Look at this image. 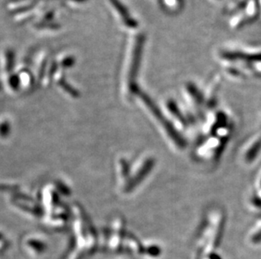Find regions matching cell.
Listing matches in <instances>:
<instances>
[{"mask_svg": "<svg viewBox=\"0 0 261 259\" xmlns=\"http://www.w3.org/2000/svg\"><path fill=\"white\" fill-rule=\"evenodd\" d=\"M250 206L254 210H261V198H259V196H256V195L253 196L251 200H250Z\"/></svg>", "mask_w": 261, "mask_h": 259, "instance_id": "obj_9", "label": "cell"}, {"mask_svg": "<svg viewBox=\"0 0 261 259\" xmlns=\"http://www.w3.org/2000/svg\"><path fill=\"white\" fill-rule=\"evenodd\" d=\"M225 222L226 216L223 210L216 208L210 211L200 236V242L202 243L201 247L205 252H211V250L214 249L219 245L224 230Z\"/></svg>", "mask_w": 261, "mask_h": 259, "instance_id": "obj_1", "label": "cell"}, {"mask_svg": "<svg viewBox=\"0 0 261 259\" xmlns=\"http://www.w3.org/2000/svg\"><path fill=\"white\" fill-rule=\"evenodd\" d=\"M261 151V133L250 137L244 144L241 151V156L244 163L251 164L259 156Z\"/></svg>", "mask_w": 261, "mask_h": 259, "instance_id": "obj_6", "label": "cell"}, {"mask_svg": "<svg viewBox=\"0 0 261 259\" xmlns=\"http://www.w3.org/2000/svg\"><path fill=\"white\" fill-rule=\"evenodd\" d=\"M166 110L168 115H166L171 124L174 126L175 129L178 131L187 129L189 126V120L182 113V110L177 107L173 101H168L166 105Z\"/></svg>", "mask_w": 261, "mask_h": 259, "instance_id": "obj_5", "label": "cell"}, {"mask_svg": "<svg viewBox=\"0 0 261 259\" xmlns=\"http://www.w3.org/2000/svg\"><path fill=\"white\" fill-rule=\"evenodd\" d=\"M228 139L210 137L201 142L195 150V155L204 161H216L222 156Z\"/></svg>", "mask_w": 261, "mask_h": 259, "instance_id": "obj_3", "label": "cell"}, {"mask_svg": "<svg viewBox=\"0 0 261 259\" xmlns=\"http://www.w3.org/2000/svg\"><path fill=\"white\" fill-rule=\"evenodd\" d=\"M255 188H256V196L261 198V170L257 177L256 182H255Z\"/></svg>", "mask_w": 261, "mask_h": 259, "instance_id": "obj_10", "label": "cell"}, {"mask_svg": "<svg viewBox=\"0 0 261 259\" xmlns=\"http://www.w3.org/2000/svg\"><path fill=\"white\" fill-rule=\"evenodd\" d=\"M154 166V159L147 158L144 161L143 165L141 169H139V172L136 174V178H134L133 181L131 182L129 188H133L136 185H138L140 182L142 181L145 179V176L150 173V170L152 169Z\"/></svg>", "mask_w": 261, "mask_h": 259, "instance_id": "obj_7", "label": "cell"}, {"mask_svg": "<svg viewBox=\"0 0 261 259\" xmlns=\"http://www.w3.org/2000/svg\"><path fill=\"white\" fill-rule=\"evenodd\" d=\"M210 137H217L223 139H229L231 125L227 115L222 111H217L205 125V131Z\"/></svg>", "mask_w": 261, "mask_h": 259, "instance_id": "obj_4", "label": "cell"}, {"mask_svg": "<svg viewBox=\"0 0 261 259\" xmlns=\"http://www.w3.org/2000/svg\"><path fill=\"white\" fill-rule=\"evenodd\" d=\"M143 102L145 107L147 108L150 115H152L154 120L158 122L159 127L163 131V134L167 137L168 142H170L172 147L177 151H182L186 147V142L181 137L179 132L175 129L168 118L155 105H153L152 102L146 98V96H143Z\"/></svg>", "mask_w": 261, "mask_h": 259, "instance_id": "obj_2", "label": "cell"}, {"mask_svg": "<svg viewBox=\"0 0 261 259\" xmlns=\"http://www.w3.org/2000/svg\"><path fill=\"white\" fill-rule=\"evenodd\" d=\"M249 239L253 243L261 242V218L257 220L254 228H252L251 233L249 234Z\"/></svg>", "mask_w": 261, "mask_h": 259, "instance_id": "obj_8", "label": "cell"}]
</instances>
